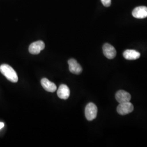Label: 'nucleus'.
Instances as JSON below:
<instances>
[{
  "mask_svg": "<svg viewBox=\"0 0 147 147\" xmlns=\"http://www.w3.org/2000/svg\"><path fill=\"white\" fill-rule=\"evenodd\" d=\"M132 16L137 19H144L147 17V7L139 6L136 7L132 13Z\"/></svg>",
  "mask_w": 147,
  "mask_h": 147,
  "instance_id": "0eeeda50",
  "label": "nucleus"
},
{
  "mask_svg": "<svg viewBox=\"0 0 147 147\" xmlns=\"http://www.w3.org/2000/svg\"><path fill=\"white\" fill-rule=\"evenodd\" d=\"M3 126H4V123L0 122V129H1L2 127H3Z\"/></svg>",
  "mask_w": 147,
  "mask_h": 147,
  "instance_id": "ddd939ff",
  "label": "nucleus"
},
{
  "mask_svg": "<svg viewBox=\"0 0 147 147\" xmlns=\"http://www.w3.org/2000/svg\"><path fill=\"white\" fill-rule=\"evenodd\" d=\"M134 110V106L130 101L119 103L117 108V112L121 115H126Z\"/></svg>",
  "mask_w": 147,
  "mask_h": 147,
  "instance_id": "7ed1b4c3",
  "label": "nucleus"
},
{
  "mask_svg": "<svg viewBox=\"0 0 147 147\" xmlns=\"http://www.w3.org/2000/svg\"><path fill=\"white\" fill-rule=\"evenodd\" d=\"M140 53L134 50H126L123 53V57L127 60H136L140 57Z\"/></svg>",
  "mask_w": 147,
  "mask_h": 147,
  "instance_id": "9b49d317",
  "label": "nucleus"
},
{
  "mask_svg": "<svg viewBox=\"0 0 147 147\" xmlns=\"http://www.w3.org/2000/svg\"><path fill=\"white\" fill-rule=\"evenodd\" d=\"M102 5L106 7H109L111 5V0H101Z\"/></svg>",
  "mask_w": 147,
  "mask_h": 147,
  "instance_id": "f8f14e48",
  "label": "nucleus"
},
{
  "mask_svg": "<svg viewBox=\"0 0 147 147\" xmlns=\"http://www.w3.org/2000/svg\"><path fill=\"white\" fill-rule=\"evenodd\" d=\"M45 48V44L42 40L33 42L29 47V52L33 55H38Z\"/></svg>",
  "mask_w": 147,
  "mask_h": 147,
  "instance_id": "20e7f679",
  "label": "nucleus"
},
{
  "mask_svg": "<svg viewBox=\"0 0 147 147\" xmlns=\"http://www.w3.org/2000/svg\"><path fill=\"white\" fill-rule=\"evenodd\" d=\"M69 68L71 73L79 75L82 73V68L80 64L74 58L70 59L68 61Z\"/></svg>",
  "mask_w": 147,
  "mask_h": 147,
  "instance_id": "423d86ee",
  "label": "nucleus"
},
{
  "mask_svg": "<svg viewBox=\"0 0 147 147\" xmlns=\"http://www.w3.org/2000/svg\"><path fill=\"white\" fill-rule=\"evenodd\" d=\"M70 89L65 84H61L57 90V95L60 99L66 100L68 99L70 95Z\"/></svg>",
  "mask_w": 147,
  "mask_h": 147,
  "instance_id": "1a4fd4ad",
  "label": "nucleus"
},
{
  "mask_svg": "<svg viewBox=\"0 0 147 147\" xmlns=\"http://www.w3.org/2000/svg\"><path fill=\"white\" fill-rule=\"evenodd\" d=\"M131 98V95L123 90H120L116 93V99L119 103L130 101Z\"/></svg>",
  "mask_w": 147,
  "mask_h": 147,
  "instance_id": "6e6552de",
  "label": "nucleus"
},
{
  "mask_svg": "<svg viewBox=\"0 0 147 147\" xmlns=\"http://www.w3.org/2000/svg\"><path fill=\"white\" fill-rule=\"evenodd\" d=\"M41 84L44 89L49 92L53 93L57 89L56 84L46 78H43L41 80Z\"/></svg>",
  "mask_w": 147,
  "mask_h": 147,
  "instance_id": "9d476101",
  "label": "nucleus"
},
{
  "mask_svg": "<svg viewBox=\"0 0 147 147\" xmlns=\"http://www.w3.org/2000/svg\"><path fill=\"white\" fill-rule=\"evenodd\" d=\"M103 53L105 57L108 59H113L116 56L117 52L115 48L110 44L105 43L102 47Z\"/></svg>",
  "mask_w": 147,
  "mask_h": 147,
  "instance_id": "39448f33",
  "label": "nucleus"
},
{
  "mask_svg": "<svg viewBox=\"0 0 147 147\" xmlns=\"http://www.w3.org/2000/svg\"><path fill=\"white\" fill-rule=\"evenodd\" d=\"M98 108L94 103L89 102L85 108V116L86 119L89 121L94 120L96 117Z\"/></svg>",
  "mask_w": 147,
  "mask_h": 147,
  "instance_id": "f03ea898",
  "label": "nucleus"
},
{
  "mask_svg": "<svg viewBox=\"0 0 147 147\" xmlns=\"http://www.w3.org/2000/svg\"><path fill=\"white\" fill-rule=\"evenodd\" d=\"M0 71L7 79L11 82L16 83L18 81V76L16 71L10 65L4 64L0 66Z\"/></svg>",
  "mask_w": 147,
  "mask_h": 147,
  "instance_id": "f257e3e1",
  "label": "nucleus"
}]
</instances>
